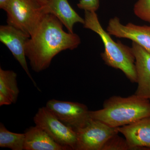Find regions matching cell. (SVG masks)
<instances>
[{
    "label": "cell",
    "mask_w": 150,
    "mask_h": 150,
    "mask_svg": "<svg viewBox=\"0 0 150 150\" xmlns=\"http://www.w3.org/2000/svg\"><path fill=\"white\" fill-rule=\"evenodd\" d=\"M81 43L77 34L64 30L63 24L56 16L45 14L26 42L25 56L32 70L39 73L48 69L57 54L74 50Z\"/></svg>",
    "instance_id": "6da1fadb"
},
{
    "label": "cell",
    "mask_w": 150,
    "mask_h": 150,
    "mask_svg": "<svg viewBox=\"0 0 150 150\" xmlns=\"http://www.w3.org/2000/svg\"><path fill=\"white\" fill-rule=\"evenodd\" d=\"M90 116L113 128L126 126L150 117L149 100L136 94L127 97L114 96L104 101L102 109L90 111Z\"/></svg>",
    "instance_id": "7a4b0ae2"
},
{
    "label": "cell",
    "mask_w": 150,
    "mask_h": 150,
    "mask_svg": "<svg viewBox=\"0 0 150 150\" xmlns=\"http://www.w3.org/2000/svg\"><path fill=\"white\" fill-rule=\"evenodd\" d=\"M84 19V28L96 33L104 44V51L101 56L105 64L121 70L131 82L137 83L135 58L132 48L112 40L101 26L96 12L85 11Z\"/></svg>",
    "instance_id": "3957f363"
},
{
    "label": "cell",
    "mask_w": 150,
    "mask_h": 150,
    "mask_svg": "<svg viewBox=\"0 0 150 150\" xmlns=\"http://www.w3.org/2000/svg\"><path fill=\"white\" fill-rule=\"evenodd\" d=\"M3 10L6 13L7 24L30 36L45 14L35 0H10Z\"/></svg>",
    "instance_id": "277c9868"
},
{
    "label": "cell",
    "mask_w": 150,
    "mask_h": 150,
    "mask_svg": "<svg viewBox=\"0 0 150 150\" xmlns=\"http://www.w3.org/2000/svg\"><path fill=\"white\" fill-rule=\"evenodd\" d=\"M36 126L40 127L58 144L68 150H76V131L57 118L46 107L40 108L33 118Z\"/></svg>",
    "instance_id": "5b68a950"
},
{
    "label": "cell",
    "mask_w": 150,
    "mask_h": 150,
    "mask_svg": "<svg viewBox=\"0 0 150 150\" xmlns=\"http://www.w3.org/2000/svg\"><path fill=\"white\" fill-rule=\"evenodd\" d=\"M76 132L77 143L75 150H102L107 141L119 133L117 128L91 118Z\"/></svg>",
    "instance_id": "8992f818"
},
{
    "label": "cell",
    "mask_w": 150,
    "mask_h": 150,
    "mask_svg": "<svg viewBox=\"0 0 150 150\" xmlns=\"http://www.w3.org/2000/svg\"><path fill=\"white\" fill-rule=\"evenodd\" d=\"M46 107L75 131L83 127L91 118L88 107L79 103L51 99Z\"/></svg>",
    "instance_id": "52a82bcc"
},
{
    "label": "cell",
    "mask_w": 150,
    "mask_h": 150,
    "mask_svg": "<svg viewBox=\"0 0 150 150\" xmlns=\"http://www.w3.org/2000/svg\"><path fill=\"white\" fill-rule=\"evenodd\" d=\"M30 36L9 24L0 26V41L11 51L35 87L36 83L30 73L25 54V46Z\"/></svg>",
    "instance_id": "ba28073f"
},
{
    "label": "cell",
    "mask_w": 150,
    "mask_h": 150,
    "mask_svg": "<svg viewBox=\"0 0 150 150\" xmlns=\"http://www.w3.org/2000/svg\"><path fill=\"white\" fill-rule=\"evenodd\" d=\"M107 32L119 38L130 39L150 53V26H140L132 23L124 25L119 18L115 17L109 20Z\"/></svg>",
    "instance_id": "9c48e42d"
},
{
    "label": "cell",
    "mask_w": 150,
    "mask_h": 150,
    "mask_svg": "<svg viewBox=\"0 0 150 150\" xmlns=\"http://www.w3.org/2000/svg\"><path fill=\"white\" fill-rule=\"evenodd\" d=\"M131 48L135 56L138 83L135 94L150 100V53L134 42Z\"/></svg>",
    "instance_id": "30bf717a"
},
{
    "label": "cell",
    "mask_w": 150,
    "mask_h": 150,
    "mask_svg": "<svg viewBox=\"0 0 150 150\" xmlns=\"http://www.w3.org/2000/svg\"><path fill=\"white\" fill-rule=\"evenodd\" d=\"M133 150H150V117L117 128Z\"/></svg>",
    "instance_id": "8fae6325"
},
{
    "label": "cell",
    "mask_w": 150,
    "mask_h": 150,
    "mask_svg": "<svg viewBox=\"0 0 150 150\" xmlns=\"http://www.w3.org/2000/svg\"><path fill=\"white\" fill-rule=\"evenodd\" d=\"M45 14H51L62 22L68 30L73 33L74 25L76 23L84 24V19L72 8L68 0H50L46 5L42 6Z\"/></svg>",
    "instance_id": "7c38bea8"
},
{
    "label": "cell",
    "mask_w": 150,
    "mask_h": 150,
    "mask_svg": "<svg viewBox=\"0 0 150 150\" xmlns=\"http://www.w3.org/2000/svg\"><path fill=\"white\" fill-rule=\"evenodd\" d=\"M24 133V150H68L56 143L46 131L36 125L26 129Z\"/></svg>",
    "instance_id": "4fadbf2b"
},
{
    "label": "cell",
    "mask_w": 150,
    "mask_h": 150,
    "mask_svg": "<svg viewBox=\"0 0 150 150\" xmlns=\"http://www.w3.org/2000/svg\"><path fill=\"white\" fill-rule=\"evenodd\" d=\"M17 76L13 71L0 68V93L8 98L13 103L16 102L20 92Z\"/></svg>",
    "instance_id": "5bb4252c"
},
{
    "label": "cell",
    "mask_w": 150,
    "mask_h": 150,
    "mask_svg": "<svg viewBox=\"0 0 150 150\" xmlns=\"http://www.w3.org/2000/svg\"><path fill=\"white\" fill-rule=\"evenodd\" d=\"M25 134L13 133L0 123V147L12 150H24Z\"/></svg>",
    "instance_id": "9a60e30c"
},
{
    "label": "cell",
    "mask_w": 150,
    "mask_h": 150,
    "mask_svg": "<svg viewBox=\"0 0 150 150\" xmlns=\"http://www.w3.org/2000/svg\"><path fill=\"white\" fill-rule=\"evenodd\" d=\"M129 150L133 149L129 145L126 139L115 134L109 139L103 146L102 150Z\"/></svg>",
    "instance_id": "2e32d148"
},
{
    "label": "cell",
    "mask_w": 150,
    "mask_h": 150,
    "mask_svg": "<svg viewBox=\"0 0 150 150\" xmlns=\"http://www.w3.org/2000/svg\"><path fill=\"white\" fill-rule=\"evenodd\" d=\"M134 11L135 15L150 24V0H138Z\"/></svg>",
    "instance_id": "e0dca14e"
},
{
    "label": "cell",
    "mask_w": 150,
    "mask_h": 150,
    "mask_svg": "<svg viewBox=\"0 0 150 150\" xmlns=\"http://www.w3.org/2000/svg\"><path fill=\"white\" fill-rule=\"evenodd\" d=\"M77 5L84 11L96 12L99 8V0H80Z\"/></svg>",
    "instance_id": "ac0fdd59"
},
{
    "label": "cell",
    "mask_w": 150,
    "mask_h": 150,
    "mask_svg": "<svg viewBox=\"0 0 150 150\" xmlns=\"http://www.w3.org/2000/svg\"><path fill=\"white\" fill-rule=\"evenodd\" d=\"M12 103L11 100L4 95L0 93V106L4 105H10Z\"/></svg>",
    "instance_id": "d6986e66"
},
{
    "label": "cell",
    "mask_w": 150,
    "mask_h": 150,
    "mask_svg": "<svg viewBox=\"0 0 150 150\" xmlns=\"http://www.w3.org/2000/svg\"><path fill=\"white\" fill-rule=\"evenodd\" d=\"M41 6L46 5L50 0H35Z\"/></svg>",
    "instance_id": "ffe728a7"
},
{
    "label": "cell",
    "mask_w": 150,
    "mask_h": 150,
    "mask_svg": "<svg viewBox=\"0 0 150 150\" xmlns=\"http://www.w3.org/2000/svg\"><path fill=\"white\" fill-rule=\"evenodd\" d=\"M10 0H0V8L4 9Z\"/></svg>",
    "instance_id": "44dd1931"
}]
</instances>
